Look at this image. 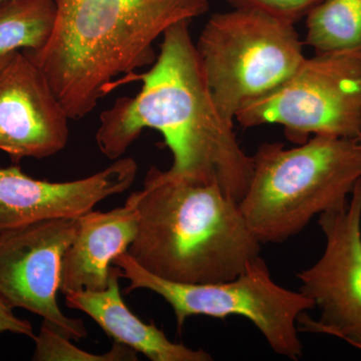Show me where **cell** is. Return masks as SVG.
I'll return each mask as SVG.
<instances>
[{
    "label": "cell",
    "instance_id": "obj_1",
    "mask_svg": "<svg viewBox=\"0 0 361 361\" xmlns=\"http://www.w3.org/2000/svg\"><path fill=\"white\" fill-rule=\"evenodd\" d=\"M191 21L180 20L164 32L149 71L111 85L113 90L120 82H142L137 96L120 97L101 114L97 147L106 158L118 160L142 130H158L174 159L169 173L217 184L239 203L250 184L253 158L242 149L234 123L214 101L190 33Z\"/></svg>",
    "mask_w": 361,
    "mask_h": 361
},
{
    "label": "cell",
    "instance_id": "obj_2",
    "mask_svg": "<svg viewBox=\"0 0 361 361\" xmlns=\"http://www.w3.org/2000/svg\"><path fill=\"white\" fill-rule=\"evenodd\" d=\"M56 20L42 49L25 51L71 120L111 92L114 80L155 63L156 42L171 25L209 11L208 0H54Z\"/></svg>",
    "mask_w": 361,
    "mask_h": 361
},
{
    "label": "cell",
    "instance_id": "obj_3",
    "mask_svg": "<svg viewBox=\"0 0 361 361\" xmlns=\"http://www.w3.org/2000/svg\"><path fill=\"white\" fill-rule=\"evenodd\" d=\"M139 221L127 253L151 274L185 284L239 276L260 256L238 202L217 184L196 182L151 167L141 191L128 200Z\"/></svg>",
    "mask_w": 361,
    "mask_h": 361
},
{
    "label": "cell",
    "instance_id": "obj_4",
    "mask_svg": "<svg viewBox=\"0 0 361 361\" xmlns=\"http://www.w3.org/2000/svg\"><path fill=\"white\" fill-rule=\"evenodd\" d=\"M252 158L239 208L261 243L286 241L315 216L343 206L361 179L358 139L313 135L290 149L265 142Z\"/></svg>",
    "mask_w": 361,
    "mask_h": 361
},
{
    "label": "cell",
    "instance_id": "obj_5",
    "mask_svg": "<svg viewBox=\"0 0 361 361\" xmlns=\"http://www.w3.org/2000/svg\"><path fill=\"white\" fill-rule=\"evenodd\" d=\"M295 25L255 8L215 13L196 47L207 84L226 120L281 85L305 59Z\"/></svg>",
    "mask_w": 361,
    "mask_h": 361
},
{
    "label": "cell",
    "instance_id": "obj_6",
    "mask_svg": "<svg viewBox=\"0 0 361 361\" xmlns=\"http://www.w3.org/2000/svg\"><path fill=\"white\" fill-rule=\"evenodd\" d=\"M113 264L120 268L121 277L130 281L127 293L147 289L163 297L174 311L179 330L191 316L222 319L241 316L255 325L277 355L292 360L302 356L298 319L305 311L314 310V304L300 291L278 285L261 256L234 279L205 284L161 279L137 264L127 252L116 257Z\"/></svg>",
    "mask_w": 361,
    "mask_h": 361
},
{
    "label": "cell",
    "instance_id": "obj_7",
    "mask_svg": "<svg viewBox=\"0 0 361 361\" xmlns=\"http://www.w3.org/2000/svg\"><path fill=\"white\" fill-rule=\"evenodd\" d=\"M244 128L280 125L301 145L313 135H361V56L316 52L281 85L244 104L236 116Z\"/></svg>",
    "mask_w": 361,
    "mask_h": 361
},
{
    "label": "cell",
    "instance_id": "obj_8",
    "mask_svg": "<svg viewBox=\"0 0 361 361\" xmlns=\"http://www.w3.org/2000/svg\"><path fill=\"white\" fill-rule=\"evenodd\" d=\"M318 217L324 251L297 277L319 316L303 313L299 331L338 337L361 350V179L348 203Z\"/></svg>",
    "mask_w": 361,
    "mask_h": 361
},
{
    "label": "cell",
    "instance_id": "obj_9",
    "mask_svg": "<svg viewBox=\"0 0 361 361\" xmlns=\"http://www.w3.org/2000/svg\"><path fill=\"white\" fill-rule=\"evenodd\" d=\"M78 218L42 221L0 232V298L23 308L70 339L87 336L84 322L63 314L58 303L61 264L75 238Z\"/></svg>",
    "mask_w": 361,
    "mask_h": 361
},
{
    "label": "cell",
    "instance_id": "obj_10",
    "mask_svg": "<svg viewBox=\"0 0 361 361\" xmlns=\"http://www.w3.org/2000/svg\"><path fill=\"white\" fill-rule=\"evenodd\" d=\"M68 120L42 68L14 51L0 68V151L16 165L56 155L68 144Z\"/></svg>",
    "mask_w": 361,
    "mask_h": 361
},
{
    "label": "cell",
    "instance_id": "obj_11",
    "mask_svg": "<svg viewBox=\"0 0 361 361\" xmlns=\"http://www.w3.org/2000/svg\"><path fill=\"white\" fill-rule=\"evenodd\" d=\"M137 161L120 158L96 174L71 182L33 179L20 166L0 168V232L54 219H75L99 202L127 191Z\"/></svg>",
    "mask_w": 361,
    "mask_h": 361
},
{
    "label": "cell",
    "instance_id": "obj_12",
    "mask_svg": "<svg viewBox=\"0 0 361 361\" xmlns=\"http://www.w3.org/2000/svg\"><path fill=\"white\" fill-rule=\"evenodd\" d=\"M130 202L109 212L90 211L78 218L75 238L61 264V291H102L108 287L113 261L128 251L137 231Z\"/></svg>",
    "mask_w": 361,
    "mask_h": 361
},
{
    "label": "cell",
    "instance_id": "obj_13",
    "mask_svg": "<svg viewBox=\"0 0 361 361\" xmlns=\"http://www.w3.org/2000/svg\"><path fill=\"white\" fill-rule=\"evenodd\" d=\"M121 269L111 267L108 287L102 291L82 290L66 294V305L82 311L116 343L123 344L153 361H209L203 349L175 343L154 323H145L123 302L118 280Z\"/></svg>",
    "mask_w": 361,
    "mask_h": 361
},
{
    "label": "cell",
    "instance_id": "obj_14",
    "mask_svg": "<svg viewBox=\"0 0 361 361\" xmlns=\"http://www.w3.org/2000/svg\"><path fill=\"white\" fill-rule=\"evenodd\" d=\"M305 18L304 44L315 52L361 56V0H322Z\"/></svg>",
    "mask_w": 361,
    "mask_h": 361
},
{
    "label": "cell",
    "instance_id": "obj_15",
    "mask_svg": "<svg viewBox=\"0 0 361 361\" xmlns=\"http://www.w3.org/2000/svg\"><path fill=\"white\" fill-rule=\"evenodd\" d=\"M54 20V0L0 2V56L23 49L39 51L51 37Z\"/></svg>",
    "mask_w": 361,
    "mask_h": 361
},
{
    "label": "cell",
    "instance_id": "obj_16",
    "mask_svg": "<svg viewBox=\"0 0 361 361\" xmlns=\"http://www.w3.org/2000/svg\"><path fill=\"white\" fill-rule=\"evenodd\" d=\"M35 350L32 360L37 361H130L137 360V351L114 342L113 348L104 355H94L77 348L71 339L42 322L39 334L35 337Z\"/></svg>",
    "mask_w": 361,
    "mask_h": 361
},
{
    "label": "cell",
    "instance_id": "obj_17",
    "mask_svg": "<svg viewBox=\"0 0 361 361\" xmlns=\"http://www.w3.org/2000/svg\"><path fill=\"white\" fill-rule=\"evenodd\" d=\"M235 8H255L296 25L322 0H225Z\"/></svg>",
    "mask_w": 361,
    "mask_h": 361
},
{
    "label": "cell",
    "instance_id": "obj_18",
    "mask_svg": "<svg viewBox=\"0 0 361 361\" xmlns=\"http://www.w3.org/2000/svg\"><path fill=\"white\" fill-rule=\"evenodd\" d=\"M4 332L20 334L32 339L35 337L32 323L18 318L14 314L13 308L0 298V334Z\"/></svg>",
    "mask_w": 361,
    "mask_h": 361
},
{
    "label": "cell",
    "instance_id": "obj_19",
    "mask_svg": "<svg viewBox=\"0 0 361 361\" xmlns=\"http://www.w3.org/2000/svg\"><path fill=\"white\" fill-rule=\"evenodd\" d=\"M13 52L14 51L11 52V54H4V56H0V68H2V66L6 65L7 61H8L9 59H11V56H13Z\"/></svg>",
    "mask_w": 361,
    "mask_h": 361
},
{
    "label": "cell",
    "instance_id": "obj_20",
    "mask_svg": "<svg viewBox=\"0 0 361 361\" xmlns=\"http://www.w3.org/2000/svg\"><path fill=\"white\" fill-rule=\"evenodd\" d=\"M358 141H360V144H361V135L360 137H358Z\"/></svg>",
    "mask_w": 361,
    "mask_h": 361
},
{
    "label": "cell",
    "instance_id": "obj_21",
    "mask_svg": "<svg viewBox=\"0 0 361 361\" xmlns=\"http://www.w3.org/2000/svg\"><path fill=\"white\" fill-rule=\"evenodd\" d=\"M7 1V0H0V2Z\"/></svg>",
    "mask_w": 361,
    "mask_h": 361
}]
</instances>
